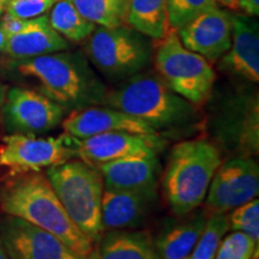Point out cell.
<instances>
[{
  "label": "cell",
  "mask_w": 259,
  "mask_h": 259,
  "mask_svg": "<svg viewBox=\"0 0 259 259\" xmlns=\"http://www.w3.org/2000/svg\"><path fill=\"white\" fill-rule=\"evenodd\" d=\"M185 259H191V258H190V257H187V258H185Z\"/></svg>",
  "instance_id": "obj_39"
},
{
  "label": "cell",
  "mask_w": 259,
  "mask_h": 259,
  "mask_svg": "<svg viewBox=\"0 0 259 259\" xmlns=\"http://www.w3.org/2000/svg\"><path fill=\"white\" fill-rule=\"evenodd\" d=\"M87 259H157L148 232L113 229L97 238Z\"/></svg>",
  "instance_id": "obj_19"
},
{
  "label": "cell",
  "mask_w": 259,
  "mask_h": 259,
  "mask_svg": "<svg viewBox=\"0 0 259 259\" xmlns=\"http://www.w3.org/2000/svg\"><path fill=\"white\" fill-rule=\"evenodd\" d=\"M69 47V41L52 28L48 16H40L31 18L23 31L9 37L4 53L22 60L67 51Z\"/></svg>",
  "instance_id": "obj_18"
},
{
  "label": "cell",
  "mask_w": 259,
  "mask_h": 259,
  "mask_svg": "<svg viewBox=\"0 0 259 259\" xmlns=\"http://www.w3.org/2000/svg\"><path fill=\"white\" fill-rule=\"evenodd\" d=\"M216 2L231 10L239 9V0H216Z\"/></svg>",
  "instance_id": "obj_31"
},
{
  "label": "cell",
  "mask_w": 259,
  "mask_h": 259,
  "mask_svg": "<svg viewBox=\"0 0 259 259\" xmlns=\"http://www.w3.org/2000/svg\"><path fill=\"white\" fill-rule=\"evenodd\" d=\"M229 231V220L226 215H210L198 241L191 252V259H215L220 242Z\"/></svg>",
  "instance_id": "obj_24"
},
{
  "label": "cell",
  "mask_w": 259,
  "mask_h": 259,
  "mask_svg": "<svg viewBox=\"0 0 259 259\" xmlns=\"http://www.w3.org/2000/svg\"><path fill=\"white\" fill-rule=\"evenodd\" d=\"M3 118L9 134L40 135L57 128L66 111L36 90L11 88L6 93Z\"/></svg>",
  "instance_id": "obj_10"
},
{
  "label": "cell",
  "mask_w": 259,
  "mask_h": 259,
  "mask_svg": "<svg viewBox=\"0 0 259 259\" xmlns=\"http://www.w3.org/2000/svg\"><path fill=\"white\" fill-rule=\"evenodd\" d=\"M6 93H8V90H6V87L4 85V84L0 83V113H2L3 106H4Z\"/></svg>",
  "instance_id": "obj_32"
},
{
  "label": "cell",
  "mask_w": 259,
  "mask_h": 259,
  "mask_svg": "<svg viewBox=\"0 0 259 259\" xmlns=\"http://www.w3.org/2000/svg\"><path fill=\"white\" fill-rule=\"evenodd\" d=\"M53 5V0H10L6 14L21 19H31L46 14Z\"/></svg>",
  "instance_id": "obj_28"
},
{
  "label": "cell",
  "mask_w": 259,
  "mask_h": 259,
  "mask_svg": "<svg viewBox=\"0 0 259 259\" xmlns=\"http://www.w3.org/2000/svg\"><path fill=\"white\" fill-rule=\"evenodd\" d=\"M103 106L150 124L156 131L179 128L197 118L196 106L174 93L160 76L139 72L106 92Z\"/></svg>",
  "instance_id": "obj_3"
},
{
  "label": "cell",
  "mask_w": 259,
  "mask_h": 259,
  "mask_svg": "<svg viewBox=\"0 0 259 259\" xmlns=\"http://www.w3.org/2000/svg\"><path fill=\"white\" fill-rule=\"evenodd\" d=\"M16 70L23 77L34 79L38 92L65 111L103 103L105 85L79 53L61 51L22 59L16 64Z\"/></svg>",
  "instance_id": "obj_2"
},
{
  "label": "cell",
  "mask_w": 259,
  "mask_h": 259,
  "mask_svg": "<svg viewBox=\"0 0 259 259\" xmlns=\"http://www.w3.org/2000/svg\"><path fill=\"white\" fill-rule=\"evenodd\" d=\"M126 25L151 40H160L170 29L167 0H131Z\"/></svg>",
  "instance_id": "obj_21"
},
{
  "label": "cell",
  "mask_w": 259,
  "mask_h": 259,
  "mask_svg": "<svg viewBox=\"0 0 259 259\" xmlns=\"http://www.w3.org/2000/svg\"><path fill=\"white\" fill-rule=\"evenodd\" d=\"M61 126L65 134L77 139L119 131L131 134H158L148 122L103 105L71 111L61 121Z\"/></svg>",
  "instance_id": "obj_14"
},
{
  "label": "cell",
  "mask_w": 259,
  "mask_h": 259,
  "mask_svg": "<svg viewBox=\"0 0 259 259\" xmlns=\"http://www.w3.org/2000/svg\"><path fill=\"white\" fill-rule=\"evenodd\" d=\"M155 41L153 61L157 76L192 105H204L211 96L216 79L211 63L187 50L174 29Z\"/></svg>",
  "instance_id": "obj_6"
},
{
  "label": "cell",
  "mask_w": 259,
  "mask_h": 259,
  "mask_svg": "<svg viewBox=\"0 0 259 259\" xmlns=\"http://www.w3.org/2000/svg\"><path fill=\"white\" fill-rule=\"evenodd\" d=\"M9 2H10V0H0V8H2V9L6 8V5H8Z\"/></svg>",
  "instance_id": "obj_36"
},
{
  "label": "cell",
  "mask_w": 259,
  "mask_h": 259,
  "mask_svg": "<svg viewBox=\"0 0 259 259\" xmlns=\"http://www.w3.org/2000/svg\"><path fill=\"white\" fill-rule=\"evenodd\" d=\"M53 2H54V3H57V2H59V0H53Z\"/></svg>",
  "instance_id": "obj_38"
},
{
  "label": "cell",
  "mask_w": 259,
  "mask_h": 259,
  "mask_svg": "<svg viewBox=\"0 0 259 259\" xmlns=\"http://www.w3.org/2000/svg\"><path fill=\"white\" fill-rule=\"evenodd\" d=\"M239 9H241L246 16L257 17L259 15V0H239Z\"/></svg>",
  "instance_id": "obj_30"
},
{
  "label": "cell",
  "mask_w": 259,
  "mask_h": 259,
  "mask_svg": "<svg viewBox=\"0 0 259 259\" xmlns=\"http://www.w3.org/2000/svg\"><path fill=\"white\" fill-rule=\"evenodd\" d=\"M221 67L250 82L259 80V31L251 16L232 15V44Z\"/></svg>",
  "instance_id": "obj_15"
},
{
  "label": "cell",
  "mask_w": 259,
  "mask_h": 259,
  "mask_svg": "<svg viewBox=\"0 0 259 259\" xmlns=\"http://www.w3.org/2000/svg\"><path fill=\"white\" fill-rule=\"evenodd\" d=\"M259 193V167L252 157L236 156L222 162L210 183L205 197V213L226 215L255 199Z\"/></svg>",
  "instance_id": "obj_9"
},
{
  "label": "cell",
  "mask_w": 259,
  "mask_h": 259,
  "mask_svg": "<svg viewBox=\"0 0 259 259\" xmlns=\"http://www.w3.org/2000/svg\"><path fill=\"white\" fill-rule=\"evenodd\" d=\"M54 4L48 17L52 28L66 41L79 44L88 40L96 29V24L80 14L72 0H59Z\"/></svg>",
  "instance_id": "obj_22"
},
{
  "label": "cell",
  "mask_w": 259,
  "mask_h": 259,
  "mask_svg": "<svg viewBox=\"0 0 259 259\" xmlns=\"http://www.w3.org/2000/svg\"><path fill=\"white\" fill-rule=\"evenodd\" d=\"M221 163L219 148L206 139H189L174 145L162 173V190L169 208L179 216L198 209Z\"/></svg>",
  "instance_id": "obj_4"
},
{
  "label": "cell",
  "mask_w": 259,
  "mask_h": 259,
  "mask_svg": "<svg viewBox=\"0 0 259 259\" xmlns=\"http://www.w3.org/2000/svg\"><path fill=\"white\" fill-rule=\"evenodd\" d=\"M251 259H259V248H258V247L254 250V252H253V254H252Z\"/></svg>",
  "instance_id": "obj_35"
},
{
  "label": "cell",
  "mask_w": 259,
  "mask_h": 259,
  "mask_svg": "<svg viewBox=\"0 0 259 259\" xmlns=\"http://www.w3.org/2000/svg\"><path fill=\"white\" fill-rule=\"evenodd\" d=\"M106 189L156 193L160 161L157 156H131L96 167Z\"/></svg>",
  "instance_id": "obj_16"
},
{
  "label": "cell",
  "mask_w": 259,
  "mask_h": 259,
  "mask_svg": "<svg viewBox=\"0 0 259 259\" xmlns=\"http://www.w3.org/2000/svg\"><path fill=\"white\" fill-rule=\"evenodd\" d=\"M0 239L9 259H84L57 236L10 215L0 219Z\"/></svg>",
  "instance_id": "obj_12"
},
{
  "label": "cell",
  "mask_w": 259,
  "mask_h": 259,
  "mask_svg": "<svg viewBox=\"0 0 259 259\" xmlns=\"http://www.w3.org/2000/svg\"><path fill=\"white\" fill-rule=\"evenodd\" d=\"M187 50L216 61L225 56L232 44V15L216 6L203 12L177 31Z\"/></svg>",
  "instance_id": "obj_13"
},
{
  "label": "cell",
  "mask_w": 259,
  "mask_h": 259,
  "mask_svg": "<svg viewBox=\"0 0 259 259\" xmlns=\"http://www.w3.org/2000/svg\"><path fill=\"white\" fill-rule=\"evenodd\" d=\"M76 157L92 166L131 156H158L164 150L167 141L158 134L108 132L77 139Z\"/></svg>",
  "instance_id": "obj_11"
},
{
  "label": "cell",
  "mask_w": 259,
  "mask_h": 259,
  "mask_svg": "<svg viewBox=\"0 0 259 259\" xmlns=\"http://www.w3.org/2000/svg\"><path fill=\"white\" fill-rule=\"evenodd\" d=\"M0 259H9V255L6 253V250L4 245H3L2 239H0Z\"/></svg>",
  "instance_id": "obj_34"
},
{
  "label": "cell",
  "mask_w": 259,
  "mask_h": 259,
  "mask_svg": "<svg viewBox=\"0 0 259 259\" xmlns=\"http://www.w3.org/2000/svg\"><path fill=\"white\" fill-rule=\"evenodd\" d=\"M229 220V229L245 233L255 242L259 241V200L252 199L233 209Z\"/></svg>",
  "instance_id": "obj_26"
},
{
  "label": "cell",
  "mask_w": 259,
  "mask_h": 259,
  "mask_svg": "<svg viewBox=\"0 0 259 259\" xmlns=\"http://www.w3.org/2000/svg\"><path fill=\"white\" fill-rule=\"evenodd\" d=\"M257 247L258 242L245 233L232 231L220 242L215 259H251Z\"/></svg>",
  "instance_id": "obj_27"
},
{
  "label": "cell",
  "mask_w": 259,
  "mask_h": 259,
  "mask_svg": "<svg viewBox=\"0 0 259 259\" xmlns=\"http://www.w3.org/2000/svg\"><path fill=\"white\" fill-rule=\"evenodd\" d=\"M156 199L155 192L103 190L101 200L102 231L131 229L141 225Z\"/></svg>",
  "instance_id": "obj_17"
},
{
  "label": "cell",
  "mask_w": 259,
  "mask_h": 259,
  "mask_svg": "<svg viewBox=\"0 0 259 259\" xmlns=\"http://www.w3.org/2000/svg\"><path fill=\"white\" fill-rule=\"evenodd\" d=\"M0 209L57 236L84 259L93 250L94 240L69 218L42 171L11 176L0 185Z\"/></svg>",
  "instance_id": "obj_1"
},
{
  "label": "cell",
  "mask_w": 259,
  "mask_h": 259,
  "mask_svg": "<svg viewBox=\"0 0 259 259\" xmlns=\"http://www.w3.org/2000/svg\"><path fill=\"white\" fill-rule=\"evenodd\" d=\"M87 19L100 27L126 25L131 0H72Z\"/></svg>",
  "instance_id": "obj_23"
},
{
  "label": "cell",
  "mask_w": 259,
  "mask_h": 259,
  "mask_svg": "<svg viewBox=\"0 0 259 259\" xmlns=\"http://www.w3.org/2000/svg\"><path fill=\"white\" fill-rule=\"evenodd\" d=\"M2 15H3V9L0 8V17H2Z\"/></svg>",
  "instance_id": "obj_37"
},
{
  "label": "cell",
  "mask_w": 259,
  "mask_h": 259,
  "mask_svg": "<svg viewBox=\"0 0 259 259\" xmlns=\"http://www.w3.org/2000/svg\"><path fill=\"white\" fill-rule=\"evenodd\" d=\"M29 23H30V19H21L6 14L0 19V29L5 32L6 36L11 37L23 31L28 27Z\"/></svg>",
  "instance_id": "obj_29"
},
{
  "label": "cell",
  "mask_w": 259,
  "mask_h": 259,
  "mask_svg": "<svg viewBox=\"0 0 259 259\" xmlns=\"http://www.w3.org/2000/svg\"><path fill=\"white\" fill-rule=\"evenodd\" d=\"M8 40H9V37L6 36L5 32L0 29V52H4L6 44H8Z\"/></svg>",
  "instance_id": "obj_33"
},
{
  "label": "cell",
  "mask_w": 259,
  "mask_h": 259,
  "mask_svg": "<svg viewBox=\"0 0 259 259\" xmlns=\"http://www.w3.org/2000/svg\"><path fill=\"white\" fill-rule=\"evenodd\" d=\"M181 221L168 223L156 238L153 239L157 259H185L198 241L205 226V211L186 213Z\"/></svg>",
  "instance_id": "obj_20"
},
{
  "label": "cell",
  "mask_w": 259,
  "mask_h": 259,
  "mask_svg": "<svg viewBox=\"0 0 259 259\" xmlns=\"http://www.w3.org/2000/svg\"><path fill=\"white\" fill-rule=\"evenodd\" d=\"M45 174L69 218L95 242L103 233L101 200L105 184L100 170L72 158L47 168Z\"/></svg>",
  "instance_id": "obj_5"
},
{
  "label": "cell",
  "mask_w": 259,
  "mask_h": 259,
  "mask_svg": "<svg viewBox=\"0 0 259 259\" xmlns=\"http://www.w3.org/2000/svg\"><path fill=\"white\" fill-rule=\"evenodd\" d=\"M149 37L128 25L99 27L88 37L85 53L94 66L109 79H127L153 60Z\"/></svg>",
  "instance_id": "obj_7"
},
{
  "label": "cell",
  "mask_w": 259,
  "mask_h": 259,
  "mask_svg": "<svg viewBox=\"0 0 259 259\" xmlns=\"http://www.w3.org/2000/svg\"><path fill=\"white\" fill-rule=\"evenodd\" d=\"M76 157V142L66 134L42 138L32 135L9 134L0 141V167L10 176L42 171Z\"/></svg>",
  "instance_id": "obj_8"
},
{
  "label": "cell",
  "mask_w": 259,
  "mask_h": 259,
  "mask_svg": "<svg viewBox=\"0 0 259 259\" xmlns=\"http://www.w3.org/2000/svg\"><path fill=\"white\" fill-rule=\"evenodd\" d=\"M169 27L179 30L203 12L218 6L216 0H167Z\"/></svg>",
  "instance_id": "obj_25"
}]
</instances>
